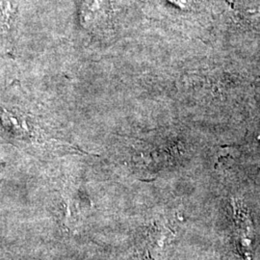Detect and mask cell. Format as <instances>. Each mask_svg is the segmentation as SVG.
Segmentation results:
<instances>
[{"mask_svg": "<svg viewBox=\"0 0 260 260\" xmlns=\"http://www.w3.org/2000/svg\"><path fill=\"white\" fill-rule=\"evenodd\" d=\"M235 240L239 253L245 260H252L254 231L251 218L238 205H233Z\"/></svg>", "mask_w": 260, "mask_h": 260, "instance_id": "1", "label": "cell"}, {"mask_svg": "<svg viewBox=\"0 0 260 260\" xmlns=\"http://www.w3.org/2000/svg\"><path fill=\"white\" fill-rule=\"evenodd\" d=\"M171 3H173V4H175V5H177V7H179V8H182V9H184L187 7V1L186 0H169Z\"/></svg>", "mask_w": 260, "mask_h": 260, "instance_id": "4", "label": "cell"}, {"mask_svg": "<svg viewBox=\"0 0 260 260\" xmlns=\"http://www.w3.org/2000/svg\"><path fill=\"white\" fill-rule=\"evenodd\" d=\"M107 0H81L80 21L91 31L103 29L108 18Z\"/></svg>", "mask_w": 260, "mask_h": 260, "instance_id": "2", "label": "cell"}, {"mask_svg": "<svg viewBox=\"0 0 260 260\" xmlns=\"http://www.w3.org/2000/svg\"><path fill=\"white\" fill-rule=\"evenodd\" d=\"M12 11L13 6L11 0H0V24L9 27Z\"/></svg>", "mask_w": 260, "mask_h": 260, "instance_id": "3", "label": "cell"}]
</instances>
